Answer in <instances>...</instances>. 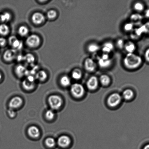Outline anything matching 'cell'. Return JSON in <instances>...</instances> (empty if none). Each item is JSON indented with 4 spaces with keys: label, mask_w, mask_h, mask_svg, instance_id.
Listing matches in <instances>:
<instances>
[{
    "label": "cell",
    "mask_w": 149,
    "mask_h": 149,
    "mask_svg": "<svg viewBox=\"0 0 149 149\" xmlns=\"http://www.w3.org/2000/svg\"><path fill=\"white\" fill-rule=\"evenodd\" d=\"M142 62V58L139 55L133 53H128L123 60L124 65L128 69L133 70L138 68Z\"/></svg>",
    "instance_id": "cell-1"
},
{
    "label": "cell",
    "mask_w": 149,
    "mask_h": 149,
    "mask_svg": "<svg viewBox=\"0 0 149 149\" xmlns=\"http://www.w3.org/2000/svg\"><path fill=\"white\" fill-rule=\"evenodd\" d=\"M50 106L52 109H58L62 106V100L61 98L58 95L51 96L48 99Z\"/></svg>",
    "instance_id": "cell-2"
},
{
    "label": "cell",
    "mask_w": 149,
    "mask_h": 149,
    "mask_svg": "<svg viewBox=\"0 0 149 149\" xmlns=\"http://www.w3.org/2000/svg\"><path fill=\"white\" fill-rule=\"evenodd\" d=\"M71 91L73 95L77 98L82 97L85 93L84 87L81 84L77 83L71 86Z\"/></svg>",
    "instance_id": "cell-3"
},
{
    "label": "cell",
    "mask_w": 149,
    "mask_h": 149,
    "mask_svg": "<svg viewBox=\"0 0 149 149\" xmlns=\"http://www.w3.org/2000/svg\"><path fill=\"white\" fill-rule=\"evenodd\" d=\"M26 43L29 47H36L40 45L41 39L37 35L32 34L27 38L26 40Z\"/></svg>",
    "instance_id": "cell-4"
},
{
    "label": "cell",
    "mask_w": 149,
    "mask_h": 149,
    "mask_svg": "<svg viewBox=\"0 0 149 149\" xmlns=\"http://www.w3.org/2000/svg\"><path fill=\"white\" fill-rule=\"evenodd\" d=\"M122 97L118 93H114L111 95L108 99V104L111 107H115L120 103Z\"/></svg>",
    "instance_id": "cell-5"
},
{
    "label": "cell",
    "mask_w": 149,
    "mask_h": 149,
    "mask_svg": "<svg viewBox=\"0 0 149 149\" xmlns=\"http://www.w3.org/2000/svg\"><path fill=\"white\" fill-rule=\"evenodd\" d=\"M84 65L86 70L88 72H92L96 69V64L92 58H87L85 61Z\"/></svg>",
    "instance_id": "cell-6"
},
{
    "label": "cell",
    "mask_w": 149,
    "mask_h": 149,
    "mask_svg": "<svg viewBox=\"0 0 149 149\" xmlns=\"http://www.w3.org/2000/svg\"><path fill=\"white\" fill-rule=\"evenodd\" d=\"M23 102L22 99L21 97L19 96L14 97L10 100L9 103L10 109H17L21 106Z\"/></svg>",
    "instance_id": "cell-7"
},
{
    "label": "cell",
    "mask_w": 149,
    "mask_h": 149,
    "mask_svg": "<svg viewBox=\"0 0 149 149\" xmlns=\"http://www.w3.org/2000/svg\"><path fill=\"white\" fill-rule=\"evenodd\" d=\"M8 41L10 45L15 50L21 49L22 47L23 44L22 42L17 39L15 36H10Z\"/></svg>",
    "instance_id": "cell-8"
},
{
    "label": "cell",
    "mask_w": 149,
    "mask_h": 149,
    "mask_svg": "<svg viewBox=\"0 0 149 149\" xmlns=\"http://www.w3.org/2000/svg\"><path fill=\"white\" fill-rule=\"evenodd\" d=\"M87 88L93 90L97 88L98 85V80L95 76H92L87 80Z\"/></svg>",
    "instance_id": "cell-9"
},
{
    "label": "cell",
    "mask_w": 149,
    "mask_h": 149,
    "mask_svg": "<svg viewBox=\"0 0 149 149\" xmlns=\"http://www.w3.org/2000/svg\"><path fill=\"white\" fill-rule=\"evenodd\" d=\"M57 143L60 147L65 148L68 146L71 143L70 138L67 136L63 135L58 139Z\"/></svg>",
    "instance_id": "cell-10"
},
{
    "label": "cell",
    "mask_w": 149,
    "mask_h": 149,
    "mask_svg": "<svg viewBox=\"0 0 149 149\" xmlns=\"http://www.w3.org/2000/svg\"><path fill=\"white\" fill-rule=\"evenodd\" d=\"M32 21L36 24H41L45 20V17L42 13L36 12L32 16Z\"/></svg>",
    "instance_id": "cell-11"
},
{
    "label": "cell",
    "mask_w": 149,
    "mask_h": 149,
    "mask_svg": "<svg viewBox=\"0 0 149 149\" xmlns=\"http://www.w3.org/2000/svg\"><path fill=\"white\" fill-rule=\"evenodd\" d=\"M16 50L15 49H9L6 51L3 55V58L7 62H10L12 61L15 58Z\"/></svg>",
    "instance_id": "cell-12"
},
{
    "label": "cell",
    "mask_w": 149,
    "mask_h": 149,
    "mask_svg": "<svg viewBox=\"0 0 149 149\" xmlns=\"http://www.w3.org/2000/svg\"><path fill=\"white\" fill-rule=\"evenodd\" d=\"M28 133L31 137L33 138H37L40 135V131L37 127L31 126L28 129Z\"/></svg>",
    "instance_id": "cell-13"
},
{
    "label": "cell",
    "mask_w": 149,
    "mask_h": 149,
    "mask_svg": "<svg viewBox=\"0 0 149 149\" xmlns=\"http://www.w3.org/2000/svg\"><path fill=\"white\" fill-rule=\"evenodd\" d=\"M112 59L111 58L108 59H103L99 58L98 60V64L102 68H109L111 65Z\"/></svg>",
    "instance_id": "cell-14"
},
{
    "label": "cell",
    "mask_w": 149,
    "mask_h": 149,
    "mask_svg": "<svg viewBox=\"0 0 149 149\" xmlns=\"http://www.w3.org/2000/svg\"><path fill=\"white\" fill-rule=\"evenodd\" d=\"M22 86L25 90L30 91L33 90L35 86V82L30 81L27 78L22 82Z\"/></svg>",
    "instance_id": "cell-15"
},
{
    "label": "cell",
    "mask_w": 149,
    "mask_h": 149,
    "mask_svg": "<svg viewBox=\"0 0 149 149\" xmlns=\"http://www.w3.org/2000/svg\"><path fill=\"white\" fill-rule=\"evenodd\" d=\"M114 46L113 44L110 42H107L103 45L102 50L103 53L109 54L113 50Z\"/></svg>",
    "instance_id": "cell-16"
},
{
    "label": "cell",
    "mask_w": 149,
    "mask_h": 149,
    "mask_svg": "<svg viewBox=\"0 0 149 149\" xmlns=\"http://www.w3.org/2000/svg\"><path fill=\"white\" fill-rule=\"evenodd\" d=\"M15 71L17 76L20 77H23L27 72L25 67L21 65H19L16 67Z\"/></svg>",
    "instance_id": "cell-17"
},
{
    "label": "cell",
    "mask_w": 149,
    "mask_h": 149,
    "mask_svg": "<svg viewBox=\"0 0 149 149\" xmlns=\"http://www.w3.org/2000/svg\"><path fill=\"white\" fill-rule=\"evenodd\" d=\"M124 48L128 53H133L136 49V46L133 42H128L125 44Z\"/></svg>",
    "instance_id": "cell-18"
},
{
    "label": "cell",
    "mask_w": 149,
    "mask_h": 149,
    "mask_svg": "<svg viewBox=\"0 0 149 149\" xmlns=\"http://www.w3.org/2000/svg\"><path fill=\"white\" fill-rule=\"evenodd\" d=\"M47 77V74L46 72L43 70L39 71L36 74V78L39 81H44L46 79Z\"/></svg>",
    "instance_id": "cell-19"
},
{
    "label": "cell",
    "mask_w": 149,
    "mask_h": 149,
    "mask_svg": "<svg viewBox=\"0 0 149 149\" xmlns=\"http://www.w3.org/2000/svg\"><path fill=\"white\" fill-rule=\"evenodd\" d=\"M100 49L99 45L94 43L90 44L87 47V50L90 53H95L97 52Z\"/></svg>",
    "instance_id": "cell-20"
},
{
    "label": "cell",
    "mask_w": 149,
    "mask_h": 149,
    "mask_svg": "<svg viewBox=\"0 0 149 149\" xmlns=\"http://www.w3.org/2000/svg\"><path fill=\"white\" fill-rule=\"evenodd\" d=\"M9 28L7 24H2L0 25V34L3 36H7L9 33Z\"/></svg>",
    "instance_id": "cell-21"
},
{
    "label": "cell",
    "mask_w": 149,
    "mask_h": 149,
    "mask_svg": "<svg viewBox=\"0 0 149 149\" xmlns=\"http://www.w3.org/2000/svg\"><path fill=\"white\" fill-rule=\"evenodd\" d=\"M82 72L81 70L79 69H74L71 74L73 78L75 80L80 79L82 77Z\"/></svg>",
    "instance_id": "cell-22"
},
{
    "label": "cell",
    "mask_w": 149,
    "mask_h": 149,
    "mask_svg": "<svg viewBox=\"0 0 149 149\" xmlns=\"http://www.w3.org/2000/svg\"><path fill=\"white\" fill-rule=\"evenodd\" d=\"M101 83L103 86H107L110 83V77L106 74H103L101 76L100 79Z\"/></svg>",
    "instance_id": "cell-23"
},
{
    "label": "cell",
    "mask_w": 149,
    "mask_h": 149,
    "mask_svg": "<svg viewBox=\"0 0 149 149\" xmlns=\"http://www.w3.org/2000/svg\"><path fill=\"white\" fill-rule=\"evenodd\" d=\"M18 33L20 36H24L28 34L29 30L26 26H22L19 28Z\"/></svg>",
    "instance_id": "cell-24"
},
{
    "label": "cell",
    "mask_w": 149,
    "mask_h": 149,
    "mask_svg": "<svg viewBox=\"0 0 149 149\" xmlns=\"http://www.w3.org/2000/svg\"><path fill=\"white\" fill-rule=\"evenodd\" d=\"M71 80L68 76H64L61 79V84L64 87H68L71 84Z\"/></svg>",
    "instance_id": "cell-25"
},
{
    "label": "cell",
    "mask_w": 149,
    "mask_h": 149,
    "mask_svg": "<svg viewBox=\"0 0 149 149\" xmlns=\"http://www.w3.org/2000/svg\"><path fill=\"white\" fill-rule=\"evenodd\" d=\"M134 95V92L131 90H126L123 92L122 96L126 100H129L132 98Z\"/></svg>",
    "instance_id": "cell-26"
},
{
    "label": "cell",
    "mask_w": 149,
    "mask_h": 149,
    "mask_svg": "<svg viewBox=\"0 0 149 149\" xmlns=\"http://www.w3.org/2000/svg\"><path fill=\"white\" fill-rule=\"evenodd\" d=\"M23 60L28 63L32 64L34 62L35 57L33 55L31 54H27L23 56Z\"/></svg>",
    "instance_id": "cell-27"
},
{
    "label": "cell",
    "mask_w": 149,
    "mask_h": 149,
    "mask_svg": "<svg viewBox=\"0 0 149 149\" xmlns=\"http://www.w3.org/2000/svg\"><path fill=\"white\" fill-rule=\"evenodd\" d=\"M11 14L9 13L6 12L1 15L0 16V19L1 22H6L10 21L11 19Z\"/></svg>",
    "instance_id": "cell-28"
},
{
    "label": "cell",
    "mask_w": 149,
    "mask_h": 149,
    "mask_svg": "<svg viewBox=\"0 0 149 149\" xmlns=\"http://www.w3.org/2000/svg\"><path fill=\"white\" fill-rule=\"evenodd\" d=\"M45 144L48 147L52 148L55 146V140L53 138H49L47 139L45 141Z\"/></svg>",
    "instance_id": "cell-29"
},
{
    "label": "cell",
    "mask_w": 149,
    "mask_h": 149,
    "mask_svg": "<svg viewBox=\"0 0 149 149\" xmlns=\"http://www.w3.org/2000/svg\"><path fill=\"white\" fill-rule=\"evenodd\" d=\"M134 9L138 12H141L143 11L144 8V6L142 3L141 2H137L134 4Z\"/></svg>",
    "instance_id": "cell-30"
},
{
    "label": "cell",
    "mask_w": 149,
    "mask_h": 149,
    "mask_svg": "<svg viewBox=\"0 0 149 149\" xmlns=\"http://www.w3.org/2000/svg\"><path fill=\"white\" fill-rule=\"evenodd\" d=\"M134 24L132 22L126 23L124 26V30L125 31L129 32L131 31L134 29Z\"/></svg>",
    "instance_id": "cell-31"
},
{
    "label": "cell",
    "mask_w": 149,
    "mask_h": 149,
    "mask_svg": "<svg viewBox=\"0 0 149 149\" xmlns=\"http://www.w3.org/2000/svg\"><path fill=\"white\" fill-rule=\"evenodd\" d=\"M142 17L141 15L138 14H134L132 15L131 17V20L132 21L137 22L141 21L142 19Z\"/></svg>",
    "instance_id": "cell-32"
},
{
    "label": "cell",
    "mask_w": 149,
    "mask_h": 149,
    "mask_svg": "<svg viewBox=\"0 0 149 149\" xmlns=\"http://www.w3.org/2000/svg\"><path fill=\"white\" fill-rule=\"evenodd\" d=\"M46 117L49 120H52L55 117V113L52 110H48L47 111L46 114Z\"/></svg>",
    "instance_id": "cell-33"
},
{
    "label": "cell",
    "mask_w": 149,
    "mask_h": 149,
    "mask_svg": "<svg viewBox=\"0 0 149 149\" xmlns=\"http://www.w3.org/2000/svg\"><path fill=\"white\" fill-rule=\"evenodd\" d=\"M56 12L54 10H50L47 13V17L49 19L55 18L57 16Z\"/></svg>",
    "instance_id": "cell-34"
},
{
    "label": "cell",
    "mask_w": 149,
    "mask_h": 149,
    "mask_svg": "<svg viewBox=\"0 0 149 149\" xmlns=\"http://www.w3.org/2000/svg\"><path fill=\"white\" fill-rule=\"evenodd\" d=\"M117 46L119 49H122L125 47V43L123 40L122 39H119L118 40L116 43Z\"/></svg>",
    "instance_id": "cell-35"
},
{
    "label": "cell",
    "mask_w": 149,
    "mask_h": 149,
    "mask_svg": "<svg viewBox=\"0 0 149 149\" xmlns=\"http://www.w3.org/2000/svg\"><path fill=\"white\" fill-rule=\"evenodd\" d=\"M8 113L10 117L13 118L15 117L16 113L14 109H10L8 111Z\"/></svg>",
    "instance_id": "cell-36"
},
{
    "label": "cell",
    "mask_w": 149,
    "mask_h": 149,
    "mask_svg": "<svg viewBox=\"0 0 149 149\" xmlns=\"http://www.w3.org/2000/svg\"><path fill=\"white\" fill-rule=\"evenodd\" d=\"M6 43V40L3 38H0V46L3 47L5 46Z\"/></svg>",
    "instance_id": "cell-37"
},
{
    "label": "cell",
    "mask_w": 149,
    "mask_h": 149,
    "mask_svg": "<svg viewBox=\"0 0 149 149\" xmlns=\"http://www.w3.org/2000/svg\"><path fill=\"white\" fill-rule=\"evenodd\" d=\"M144 32L149 33V23H147L145 25L143 26Z\"/></svg>",
    "instance_id": "cell-38"
},
{
    "label": "cell",
    "mask_w": 149,
    "mask_h": 149,
    "mask_svg": "<svg viewBox=\"0 0 149 149\" xmlns=\"http://www.w3.org/2000/svg\"><path fill=\"white\" fill-rule=\"evenodd\" d=\"M144 56L147 62H149V49H147L145 53V55H144Z\"/></svg>",
    "instance_id": "cell-39"
},
{
    "label": "cell",
    "mask_w": 149,
    "mask_h": 149,
    "mask_svg": "<svg viewBox=\"0 0 149 149\" xmlns=\"http://www.w3.org/2000/svg\"><path fill=\"white\" fill-rule=\"evenodd\" d=\"M146 17H149V9L147 10L145 12Z\"/></svg>",
    "instance_id": "cell-40"
},
{
    "label": "cell",
    "mask_w": 149,
    "mask_h": 149,
    "mask_svg": "<svg viewBox=\"0 0 149 149\" xmlns=\"http://www.w3.org/2000/svg\"><path fill=\"white\" fill-rule=\"evenodd\" d=\"M143 149H149V144H147L144 147Z\"/></svg>",
    "instance_id": "cell-41"
},
{
    "label": "cell",
    "mask_w": 149,
    "mask_h": 149,
    "mask_svg": "<svg viewBox=\"0 0 149 149\" xmlns=\"http://www.w3.org/2000/svg\"><path fill=\"white\" fill-rule=\"evenodd\" d=\"M1 77H2V76H1V74L0 73V80L1 79Z\"/></svg>",
    "instance_id": "cell-42"
}]
</instances>
